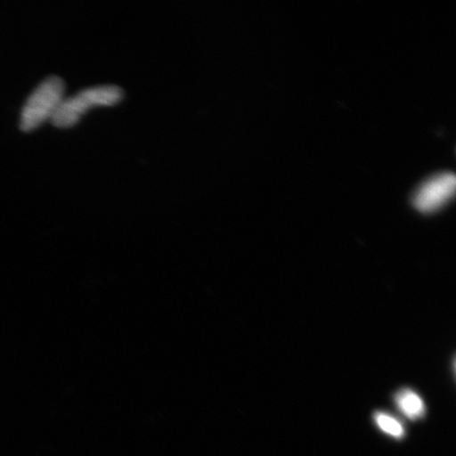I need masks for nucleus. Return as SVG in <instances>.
<instances>
[{
	"label": "nucleus",
	"instance_id": "nucleus-3",
	"mask_svg": "<svg viewBox=\"0 0 456 456\" xmlns=\"http://www.w3.org/2000/svg\"><path fill=\"white\" fill-rule=\"evenodd\" d=\"M455 186L456 179L452 173H442L432 176L415 191V208L421 213L436 212L453 197Z\"/></svg>",
	"mask_w": 456,
	"mask_h": 456
},
{
	"label": "nucleus",
	"instance_id": "nucleus-4",
	"mask_svg": "<svg viewBox=\"0 0 456 456\" xmlns=\"http://www.w3.org/2000/svg\"><path fill=\"white\" fill-rule=\"evenodd\" d=\"M395 399L399 411L407 419L418 420L424 418L426 413L425 403L415 391L403 389L397 392Z\"/></svg>",
	"mask_w": 456,
	"mask_h": 456
},
{
	"label": "nucleus",
	"instance_id": "nucleus-5",
	"mask_svg": "<svg viewBox=\"0 0 456 456\" xmlns=\"http://www.w3.org/2000/svg\"><path fill=\"white\" fill-rule=\"evenodd\" d=\"M375 424L379 429L395 438H402L404 436V428L401 421L385 412H378L374 415Z\"/></svg>",
	"mask_w": 456,
	"mask_h": 456
},
{
	"label": "nucleus",
	"instance_id": "nucleus-2",
	"mask_svg": "<svg viewBox=\"0 0 456 456\" xmlns=\"http://www.w3.org/2000/svg\"><path fill=\"white\" fill-rule=\"evenodd\" d=\"M65 83L59 77L45 79L28 96L20 116V129L25 133L38 128L53 118L57 108L64 100Z\"/></svg>",
	"mask_w": 456,
	"mask_h": 456
},
{
	"label": "nucleus",
	"instance_id": "nucleus-1",
	"mask_svg": "<svg viewBox=\"0 0 456 456\" xmlns=\"http://www.w3.org/2000/svg\"><path fill=\"white\" fill-rule=\"evenodd\" d=\"M123 98V90L114 85L84 89L70 98L62 100L51 122L56 127L69 128L78 123L91 108L117 105Z\"/></svg>",
	"mask_w": 456,
	"mask_h": 456
}]
</instances>
